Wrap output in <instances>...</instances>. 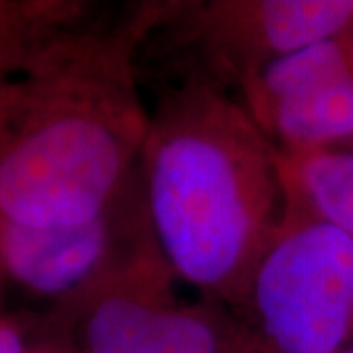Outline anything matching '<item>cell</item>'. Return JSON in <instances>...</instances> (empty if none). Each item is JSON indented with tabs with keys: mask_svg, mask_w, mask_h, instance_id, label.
I'll return each instance as SVG.
<instances>
[{
	"mask_svg": "<svg viewBox=\"0 0 353 353\" xmlns=\"http://www.w3.org/2000/svg\"><path fill=\"white\" fill-rule=\"evenodd\" d=\"M124 34L61 30L0 106V218L75 226L108 212L150 130Z\"/></svg>",
	"mask_w": 353,
	"mask_h": 353,
	"instance_id": "cell-1",
	"label": "cell"
},
{
	"mask_svg": "<svg viewBox=\"0 0 353 353\" xmlns=\"http://www.w3.org/2000/svg\"><path fill=\"white\" fill-rule=\"evenodd\" d=\"M141 157L167 265L204 292L241 299L287 214L275 145L245 104L196 85L165 102Z\"/></svg>",
	"mask_w": 353,
	"mask_h": 353,
	"instance_id": "cell-2",
	"label": "cell"
},
{
	"mask_svg": "<svg viewBox=\"0 0 353 353\" xmlns=\"http://www.w3.org/2000/svg\"><path fill=\"white\" fill-rule=\"evenodd\" d=\"M241 299L252 301L261 352H343L353 343V240L287 208Z\"/></svg>",
	"mask_w": 353,
	"mask_h": 353,
	"instance_id": "cell-3",
	"label": "cell"
},
{
	"mask_svg": "<svg viewBox=\"0 0 353 353\" xmlns=\"http://www.w3.org/2000/svg\"><path fill=\"white\" fill-rule=\"evenodd\" d=\"M138 275L97 279L83 290V353H243L214 318L169 304L155 279Z\"/></svg>",
	"mask_w": 353,
	"mask_h": 353,
	"instance_id": "cell-4",
	"label": "cell"
},
{
	"mask_svg": "<svg viewBox=\"0 0 353 353\" xmlns=\"http://www.w3.org/2000/svg\"><path fill=\"white\" fill-rule=\"evenodd\" d=\"M202 24L241 79L267 61L353 28V0L214 2Z\"/></svg>",
	"mask_w": 353,
	"mask_h": 353,
	"instance_id": "cell-5",
	"label": "cell"
},
{
	"mask_svg": "<svg viewBox=\"0 0 353 353\" xmlns=\"http://www.w3.org/2000/svg\"><path fill=\"white\" fill-rule=\"evenodd\" d=\"M108 212L75 226H22L0 218V273L26 290L77 299L102 275L110 250Z\"/></svg>",
	"mask_w": 353,
	"mask_h": 353,
	"instance_id": "cell-6",
	"label": "cell"
},
{
	"mask_svg": "<svg viewBox=\"0 0 353 353\" xmlns=\"http://www.w3.org/2000/svg\"><path fill=\"white\" fill-rule=\"evenodd\" d=\"M281 155L353 143V77L279 102L253 118Z\"/></svg>",
	"mask_w": 353,
	"mask_h": 353,
	"instance_id": "cell-7",
	"label": "cell"
},
{
	"mask_svg": "<svg viewBox=\"0 0 353 353\" xmlns=\"http://www.w3.org/2000/svg\"><path fill=\"white\" fill-rule=\"evenodd\" d=\"M287 208L338 228L353 240V150L281 155Z\"/></svg>",
	"mask_w": 353,
	"mask_h": 353,
	"instance_id": "cell-8",
	"label": "cell"
},
{
	"mask_svg": "<svg viewBox=\"0 0 353 353\" xmlns=\"http://www.w3.org/2000/svg\"><path fill=\"white\" fill-rule=\"evenodd\" d=\"M77 12L75 4L0 0V104L55 34Z\"/></svg>",
	"mask_w": 353,
	"mask_h": 353,
	"instance_id": "cell-9",
	"label": "cell"
},
{
	"mask_svg": "<svg viewBox=\"0 0 353 353\" xmlns=\"http://www.w3.org/2000/svg\"><path fill=\"white\" fill-rule=\"evenodd\" d=\"M0 353H75L55 341L30 340L10 320L0 318Z\"/></svg>",
	"mask_w": 353,
	"mask_h": 353,
	"instance_id": "cell-10",
	"label": "cell"
},
{
	"mask_svg": "<svg viewBox=\"0 0 353 353\" xmlns=\"http://www.w3.org/2000/svg\"><path fill=\"white\" fill-rule=\"evenodd\" d=\"M340 353H353V343L350 345V347H345V350H343V352H340Z\"/></svg>",
	"mask_w": 353,
	"mask_h": 353,
	"instance_id": "cell-11",
	"label": "cell"
},
{
	"mask_svg": "<svg viewBox=\"0 0 353 353\" xmlns=\"http://www.w3.org/2000/svg\"><path fill=\"white\" fill-rule=\"evenodd\" d=\"M347 148H352V150H353V143H350V145H347Z\"/></svg>",
	"mask_w": 353,
	"mask_h": 353,
	"instance_id": "cell-12",
	"label": "cell"
}]
</instances>
